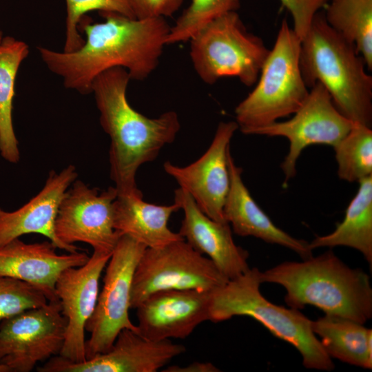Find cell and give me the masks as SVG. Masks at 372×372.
<instances>
[{
	"label": "cell",
	"instance_id": "obj_1",
	"mask_svg": "<svg viewBox=\"0 0 372 372\" xmlns=\"http://www.w3.org/2000/svg\"><path fill=\"white\" fill-rule=\"evenodd\" d=\"M102 13L103 22L83 23L86 39L79 49L66 52L37 48L42 61L62 78L63 85L82 94L90 93L94 79L113 68H124L132 80L146 79L156 69L167 45L171 25L164 17Z\"/></svg>",
	"mask_w": 372,
	"mask_h": 372
},
{
	"label": "cell",
	"instance_id": "obj_2",
	"mask_svg": "<svg viewBox=\"0 0 372 372\" xmlns=\"http://www.w3.org/2000/svg\"><path fill=\"white\" fill-rule=\"evenodd\" d=\"M130 80L126 70L116 67L99 74L91 87L101 125L110 138V174L117 196L143 194L136 181L138 168L155 160L180 129L175 111L149 118L134 110L126 96Z\"/></svg>",
	"mask_w": 372,
	"mask_h": 372
},
{
	"label": "cell",
	"instance_id": "obj_3",
	"mask_svg": "<svg viewBox=\"0 0 372 372\" xmlns=\"http://www.w3.org/2000/svg\"><path fill=\"white\" fill-rule=\"evenodd\" d=\"M260 278L262 283L282 286L285 301L291 308L312 305L325 314L362 324L372 317L370 276L347 266L331 249L302 262H282L260 271Z\"/></svg>",
	"mask_w": 372,
	"mask_h": 372
},
{
	"label": "cell",
	"instance_id": "obj_4",
	"mask_svg": "<svg viewBox=\"0 0 372 372\" xmlns=\"http://www.w3.org/2000/svg\"><path fill=\"white\" fill-rule=\"evenodd\" d=\"M300 67L307 87L321 84L342 115L371 127L372 76L355 45L329 25L322 12L301 40Z\"/></svg>",
	"mask_w": 372,
	"mask_h": 372
},
{
	"label": "cell",
	"instance_id": "obj_5",
	"mask_svg": "<svg viewBox=\"0 0 372 372\" xmlns=\"http://www.w3.org/2000/svg\"><path fill=\"white\" fill-rule=\"evenodd\" d=\"M260 271L254 267L229 280L214 291L209 303V320H227L249 316L259 322L275 337L295 347L302 364L309 369L330 371L335 366L312 329V320L298 309L275 304L261 293Z\"/></svg>",
	"mask_w": 372,
	"mask_h": 372
},
{
	"label": "cell",
	"instance_id": "obj_6",
	"mask_svg": "<svg viewBox=\"0 0 372 372\" xmlns=\"http://www.w3.org/2000/svg\"><path fill=\"white\" fill-rule=\"evenodd\" d=\"M301 40L284 19L253 90L235 108L240 132L254 130L293 114L309 94L300 67Z\"/></svg>",
	"mask_w": 372,
	"mask_h": 372
},
{
	"label": "cell",
	"instance_id": "obj_7",
	"mask_svg": "<svg viewBox=\"0 0 372 372\" xmlns=\"http://www.w3.org/2000/svg\"><path fill=\"white\" fill-rule=\"evenodd\" d=\"M189 41L194 68L209 85L234 76L245 86L254 85L269 52L261 38L247 31L236 11L211 21Z\"/></svg>",
	"mask_w": 372,
	"mask_h": 372
},
{
	"label": "cell",
	"instance_id": "obj_8",
	"mask_svg": "<svg viewBox=\"0 0 372 372\" xmlns=\"http://www.w3.org/2000/svg\"><path fill=\"white\" fill-rule=\"evenodd\" d=\"M228 280L210 259L194 249L184 239L160 247L146 248L134 273L130 308L136 309L158 291L212 292Z\"/></svg>",
	"mask_w": 372,
	"mask_h": 372
},
{
	"label": "cell",
	"instance_id": "obj_9",
	"mask_svg": "<svg viewBox=\"0 0 372 372\" xmlns=\"http://www.w3.org/2000/svg\"><path fill=\"white\" fill-rule=\"evenodd\" d=\"M146 248L127 235L118 238L105 267L95 309L85 324V331L90 334L85 341L86 360L108 351L121 330L138 333L130 319L129 309L134 273Z\"/></svg>",
	"mask_w": 372,
	"mask_h": 372
},
{
	"label": "cell",
	"instance_id": "obj_10",
	"mask_svg": "<svg viewBox=\"0 0 372 372\" xmlns=\"http://www.w3.org/2000/svg\"><path fill=\"white\" fill-rule=\"evenodd\" d=\"M67 320L59 300L23 311L0 323V364L10 372H30L60 354Z\"/></svg>",
	"mask_w": 372,
	"mask_h": 372
},
{
	"label": "cell",
	"instance_id": "obj_11",
	"mask_svg": "<svg viewBox=\"0 0 372 372\" xmlns=\"http://www.w3.org/2000/svg\"><path fill=\"white\" fill-rule=\"evenodd\" d=\"M353 123L335 107L326 89L316 83L293 117L260 127L252 134L282 136L289 142V149L281 164L284 185L296 174V163L302 152L315 144L336 145L351 129Z\"/></svg>",
	"mask_w": 372,
	"mask_h": 372
},
{
	"label": "cell",
	"instance_id": "obj_12",
	"mask_svg": "<svg viewBox=\"0 0 372 372\" xmlns=\"http://www.w3.org/2000/svg\"><path fill=\"white\" fill-rule=\"evenodd\" d=\"M114 187L100 192L75 180L66 192L55 220L58 239L68 246L77 242L90 245L94 251L112 254L120 235L113 226Z\"/></svg>",
	"mask_w": 372,
	"mask_h": 372
},
{
	"label": "cell",
	"instance_id": "obj_13",
	"mask_svg": "<svg viewBox=\"0 0 372 372\" xmlns=\"http://www.w3.org/2000/svg\"><path fill=\"white\" fill-rule=\"evenodd\" d=\"M238 129L236 121L220 122L206 152L196 161L180 167L163 163L165 172L188 193L209 218L227 223L223 209L230 187L228 154L231 140Z\"/></svg>",
	"mask_w": 372,
	"mask_h": 372
},
{
	"label": "cell",
	"instance_id": "obj_14",
	"mask_svg": "<svg viewBox=\"0 0 372 372\" xmlns=\"http://www.w3.org/2000/svg\"><path fill=\"white\" fill-rule=\"evenodd\" d=\"M111 255L93 251L85 264L63 270L56 279L55 294L67 320L59 355L71 362L86 360L85 324L95 309L100 278Z\"/></svg>",
	"mask_w": 372,
	"mask_h": 372
},
{
	"label": "cell",
	"instance_id": "obj_15",
	"mask_svg": "<svg viewBox=\"0 0 372 372\" xmlns=\"http://www.w3.org/2000/svg\"><path fill=\"white\" fill-rule=\"evenodd\" d=\"M186 351L169 340H148L129 329L121 330L110 349L81 362L59 355L52 357L39 372H156Z\"/></svg>",
	"mask_w": 372,
	"mask_h": 372
},
{
	"label": "cell",
	"instance_id": "obj_16",
	"mask_svg": "<svg viewBox=\"0 0 372 372\" xmlns=\"http://www.w3.org/2000/svg\"><path fill=\"white\" fill-rule=\"evenodd\" d=\"M212 292L169 289L152 293L135 309L138 333L154 341L188 337L209 320Z\"/></svg>",
	"mask_w": 372,
	"mask_h": 372
},
{
	"label": "cell",
	"instance_id": "obj_17",
	"mask_svg": "<svg viewBox=\"0 0 372 372\" xmlns=\"http://www.w3.org/2000/svg\"><path fill=\"white\" fill-rule=\"evenodd\" d=\"M77 176L73 165L59 173L51 170L42 189L22 207L12 211L0 207V247L23 235L39 234L48 238L58 249L69 253L78 251L76 246L63 244L55 234L60 204Z\"/></svg>",
	"mask_w": 372,
	"mask_h": 372
},
{
	"label": "cell",
	"instance_id": "obj_18",
	"mask_svg": "<svg viewBox=\"0 0 372 372\" xmlns=\"http://www.w3.org/2000/svg\"><path fill=\"white\" fill-rule=\"evenodd\" d=\"M174 200L184 214L178 233L194 249L206 255L229 280L249 269V253L236 245L228 223L209 218L190 195L180 187L174 191Z\"/></svg>",
	"mask_w": 372,
	"mask_h": 372
},
{
	"label": "cell",
	"instance_id": "obj_19",
	"mask_svg": "<svg viewBox=\"0 0 372 372\" xmlns=\"http://www.w3.org/2000/svg\"><path fill=\"white\" fill-rule=\"evenodd\" d=\"M50 241L26 243L16 238L0 247V276L29 282L40 289L48 301L58 300L55 283L70 267L85 264L89 256L76 251L59 254Z\"/></svg>",
	"mask_w": 372,
	"mask_h": 372
},
{
	"label": "cell",
	"instance_id": "obj_20",
	"mask_svg": "<svg viewBox=\"0 0 372 372\" xmlns=\"http://www.w3.org/2000/svg\"><path fill=\"white\" fill-rule=\"evenodd\" d=\"M230 187L224 205L225 220L240 236H253L288 248L303 260L313 256L309 242L297 239L278 227L254 200L245 186L242 169L228 154Z\"/></svg>",
	"mask_w": 372,
	"mask_h": 372
},
{
	"label": "cell",
	"instance_id": "obj_21",
	"mask_svg": "<svg viewBox=\"0 0 372 372\" xmlns=\"http://www.w3.org/2000/svg\"><path fill=\"white\" fill-rule=\"evenodd\" d=\"M180 209L174 201L169 205L149 203L143 195L117 196L113 203V226L120 235H127L147 248L163 247L183 239L168 227L173 213Z\"/></svg>",
	"mask_w": 372,
	"mask_h": 372
},
{
	"label": "cell",
	"instance_id": "obj_22",
	"mask_svg": "<svg viewBox=\"0 0 372 372\" xmlns=\"http://www.w3.org/2000/svg\"><path fill=\"white\" fill-rule=\"evenodd\" d=\"M312 329L332 358L362 367L372 369V331L364 324L344 317L325 314L312 320Z\"/></svg>",
	"mask_w": 372,
	"mask_h": 372
},
{
	"label": "cell",
	"instance_id": "obj_23",
	"mask_svg": "<svg viewBox=\"0 0 372 372\" xmlns=\"http://www.w3.org/2000/svg\"><path fill=\"white\" fill-rule=\"evenodd\" d=\"M343 220L329 234L317 236L309 244L318 247L345 246L359 251L372 265V176L361 180Z\"/></svg>",
	"mask_w": 372,
	"mask_h": 372
},
{
	"label": "cell",
	"instance_id": "obj_24",
	"mask_svg": "<svg viewBox=\"0 0 372 372\" xmlns=\"http://www.w3.org/2000/svg\"><path fill=\"white\" fill-rule=\"evenodd\" d=\"M28 54L26 43L10 36L3 37L0 42V154L13 164L20 160L12 121L15 81L19 67Z\"/></svg>",
	"mask_w": 372,
	"mask_h": 372
},
{
	"label": "cell",
	"instance_id": "obj_25",
	"mask_svg": "<svg viewBox=\"0 0 372 372\" xmlns=\"http://www.w3.org/2000/svg\"><path fill=\"white\" fill-rule=\"evenodd\" d=\"M329 25L353 43L372 70V0H331L325 6Z\"/></svg>",
	"mask_w": 372,
	"mask_h": 372
},
{
	"label": "cell",
	"instance_id": "obj_26",
	"mask_svg": "<svg viewBox=\"0 0 372 372\" xmlns=\"http://www.w3.org/2000/svg\"><path fill=\"white\" fill-rule=\"evenodd\" d=\"M339 178L360 182L372 176V130L353 123L350 131L333 146Z\"/></svg>",
	"mask_w": 372,
	"mask_h": 372
},
{
	"label": "cell",
	"instance_id": "obj_27",
	"mask_svg": "<svg viewBox=\"0 0 372 372\" xmlns=\"http://www.w3.org/2000/svg\"><path fill=\"white\" fill-rule=\"evenodd\" d=\"M240 6V0H192L171 26L167 45L189 41L207 23L227 12L236 11Z\"/></svg>",
	"mask_w": 372,
	"mask_h": 372
},
{
	"label": "cell",
	"instance_id": "obj_28",
	"mask_svg": "<svg viewBox=\"0 0 372 372\" xmlns=\"http://www.w3.org/2000/svg\"><path fill=\"white\" fill-rule=\"evenodd\" d=\"M67 17L65 41L63 52H70L79 49L85 40L79 32V23L83 16L93 10L116 12L130 18H136L131 0H65Z\"/></svg>",
	"mask_w": 372,
	"mask_h": 372
},
{
	"label": "cell",
	"instance_id": "obj_29",
	"mask_svg": "<svg viewBox=\"0 0 372 372\" xmlns=\"http://www.w3.org/2000/svg\"><path fill=\"white\" fill-rule=\"evenodd\" d=\"M45 294L32 284L0 276V323L23 311L45 304Z\"/></svg>",
	"mask_w": 372,
	"mask_h": 372
},
{
	"label": "cell",
	"instance_id": "obj_30",
	"mask_svg": "<svg viewBox=\"0 0 372 372\" xmlns=\"http://www.w3.org/2000/svg\"><path fill=\"white\" fill-rule=\"evenodd\" d=\"M290 12L293 30L302 40L307 34L315 14L329 0H280Z\"/></svg>",
	"mask_w": 372,
	"mask_h": 372
},
{
	"label": "cell",
	"instance_id": "obj_31",
	"mask_svg": "<svg viewBox=\"0 0 372 372\" xmlns=\"http://www.w3.org/2000/svg\"><path fill=\"white\" fill-rule=\"evenodd\" d=\"M183 0H131L136 19L167 17L178 10Z\"/></svg>",
	"mask_w": 372,
	"mask_h": 372
},
{
	"label": "cell",
	"instance_id": "obj_32",
	"mask_svg": "<svg viewBox=\"0 0 372 372\" xmlns=\"http://www.w3.org/2000/svg\"><path fill=\"white\" fill-rule=\"evenodd\" d=\"M165 372H218L220 369L211 362H196L187 365L180 366L172 365L167 367Z\"/></svg>",
	"mask_w": 372,
	"mask_h": 372
},
{
	"label": "cell",
	"instance_id": "obj_33",
	"mask_svg": "<svg viewBox=\"0 0 372 372\" xmlns=\"http://www.w3.org/2000/svg\"><path fill=\"white\" fill-rule=\"evenodd\" d=\"M0 372H10V371L5 365L0 364Z\"/></svg>",
	"mask_w": 372,
	"mask_h": 372
},
{
	"label": "cell",
	"instance_id": "obj_34",
	"mask_svg": "<svg viewBox=\"0 0 372 372\" xmlns=\"http://www.w3.org/2000/svg\"><path fill=\"white\" fill-rule=\"evenodd\" d=\"M2 38H3V34H2L1 31L0 30V42H1V39H2Z\"/></svg>",
	"mask_w": 372,
	"mask_h": 372
}]
</instances>
